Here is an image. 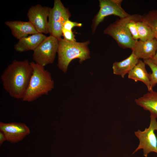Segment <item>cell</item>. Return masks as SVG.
Here are the masks:
<instances>
[{"mask_svg":"<svg viewBox=\"0 0 157 157\" xmlns=\"http://www.w3.org/2000/svg\"><path fill=\"white\" fill-rule=\"evenodd\" d=\"M141 17L140 15L134 14L119 18L105 29L104 32L112 37L120 47L132 49L136 40L133 38L127 24L131 20L141 19Z\"/></svg>","mask_w":157,"mask_h":157,"instance_id":"277c9868","label":"cell"},{"mask_svg":"<svg viewBox=\"0 0 157 157\" xmlns=\"http://www.w3.org/2000/svg\"><path fill=\"white\" fill-rule=\"evenodd\" d=\"M0 131L5 135L7 141L13 143L23 140L30 133L28 127L24 123L0 122Z\"/></svg>","mask_w":157,"mask_h":157,"instance_id":"30bf717a","label":"cell"},{"mask_svg":"<svg viewBox=\"0 0 157 157\" xmlns=\"http://www.w3.org/2000/svg\"><path fill=\"white\" fill-rule=\"evenodd\" d=\"M122 0H99V9L92 20V32L94 33L98 25L108 16L114 15L119 18L127 17L130 15L121 6Z\"/></svg>","mask_w":157,"mask_h":157,"instance_id":"ba28073f","label":"cell"},{"mask_svg":"<svg viewBox=\"0 0 157 157\" xmlns=\"http://www.w3.org/2000/svg\"><path fill=\"white\" fill-rule=\"evenodd\" d=\"M62 35L64 37V39L69 42H76L75 36L72 31H69L62 29Z\"/></svg>","mask_w":157,"mask_h":157,"instance_id":"7402d4cb","label":"cell"},{"mask_svg":"<svg viewBox=\"0 0 157 157\" xmlns=\"http://www.w3.org/2000/svg\"><path fill=\"white\" fill-rule=\"evenodd\" d=\"M33 71L30 62L27 60H14L1 75L3 88L11 97L22 99L28 87Z\"/></svg>","mask_w":157,"mask_h":157,"instance_id":"6da1fadb","label":"cell"},{"mask_svg":"<svg viewBox=\"0 0 157 157\" xmlns=\"http://www.w3.org/2000/svg\"><path fill=\"white\" fill-rule=\"evenodd\" d=\"M6 140H7V139L5 135L2 132L0 131V145H1Z\"/></svg>","mask_w":157,"mask_h":157,"instance_id":"603a6c76","label":"cell"},{"mask_svg":"<svg viewBox=\"0 0 157 157\" xmlns=\"http://www.w3.org/2000/svg\"><path fill=\"white\" fill-rule=\"evenodd\" d=\"M149 60L154 64L157 66V51L154 56Z\"/></svg>","mask_w":157,"mask_h":157,"instance_id":"cb8c5ba5","label":"cell"},{"mask_svg":"<svg viewBox=\"0 0 157 157\" xmlns=\"http://www.w3.org/2000/svg\"><path fill=\"white\" fill-rule=\"evenodd\" d=\"M150 117V123L148 128H145L143 131L138 130L135 132L139 143L133 154L140 149H143V155L145 157H147L148 154L151 152L157 154V137L154 132L155 131H157V118L152 115Z\"/></svg>","mask_w":157,"mask_h":157,"instance_id":"8992f818","label":"cell"},{"mask_svg":"<svg viewBox=\"0 0 157 157\" xmlns=\"http://www.w3.org/2000/svg\"><path fill=\"white\" fill-rule=\"evenodd\" d=\"M5 24L10 28L13 35L19 40L28 35L39 33L29 21H7Z\"/></svg>","mask_w":157,"mask_h":157,"instance_id":"7c38bea8","label":"cell"},{"mask_svg":"<svg viewBox=\"0 0 157 157\" xmlns=\"http://www.w3.org/2000/svg\"><path fill=\"white\" fill-rule=\"evenodd\" d=\"M136 104L157 118V92L153 90L135 100Z\"/></svg>","mask_w":157,"mask_h":157,"instance_id":"5bb4252c","label":"cell"},{"mask_svg":"<svg viewBox=\"0 0 157 157\" xmlns=\"http://www.w3.org/2000/svg\"><path fill=\"white\" fill-rule=\"evenodd\" d=\"M146 64L144 61L139 60L135 67L128 73V77L135 81L142 82L147 86L149 91L151 90L149 74L145 68Z\"/></svg>","mask_w":157,"mask_h":157,"instance_id":"2e32d148","label":"cell"},{"mask_svg":"<svg viewBox=\"0 0 157 157\" xmlns=\"http://www.w3.org/2000/svg\"><path fill=\"white\" fill-rule=\"evenodd\" d=\"M139 60L132 52L130 55L125 59L113 63L112 68L114 74L119 75L123 78L135 67Z\"/></svg>","mask_w":157,"mask_h":157,"instance_id":"9a60e30c","label":"cell"},{"mask_svg":"<svg viewBox=\"0 0 157 157\" xmlns=\"http://www.w3.org/2000/svg\"><path fill=\"white\" fill-rule=\"evenodd\" d=\"M71 14L60 0H55L53 7L51 8L48 18L50 35L58 39L62 35L63 24L69 19Z\"/></svg>","mask_w":157,"mask_h":157,"instance_id":"5b68a950","label":"cell"},{"mask_svg":"<svg viewBox=\"0 0 157 157\" xmlns=\"http://www.w3.org/2000/svg\"><path fill=\"white\" fill-rule=\"evenodd\" d=\"M58 40V66L63 72H66L70 62L75 58H78L81 63L90 58L88 46L90 41L80 42H69L60 38Z\"/></svg>","mask_w":157,"mask_h":157,"instance_id":"3957f363","label":"cell"},{"mask_svg":"<svg viewBox=\"0 0 157 157\" xmlns=\"http://www.w3.org/2000/svg\"><path fill=\"white\" fill-rule=\"evenodd\" d=\"M144 61L150 68L151 73L149 74L150 85L151 90L157 84V66L154 64L149 59L144 60Z\"/></svg>","mask_w":157,"mask_h":157,"instance_id":"d6986e66","label":"cell"},{"mask_svg":"<svg viewBox=\"0 0 157 157\" xmlns=\"http://www.w3.org/2000/svg\"><path fill=\"white\" fill-rule=\"evenodd\" d=\"M33 73L29 84L22 100L32 102L44 95L48 94L54 88L51 74L44 67L35 62H30Z\"/></svg>","mask_w":157,"mask_h":157,"instance_id":"7a4b0ae2","label":"cell"},{"mask_svg":"<svg viewBox=\"0 0 157 157\" xmlns=\"http://www.w3.org/2000/svg\"><path fill=\"white\" fill-rule=\"evenodd\" d=\"M51 8L38 4L31 6L28 11V21L39 33H49L48 18Z\"/></svg>","mask_w":157,"mask_h":157,"instance_id":"9c48e42d","label":"cell"},{"mask_svg":"<svg viewBox=\"0 0 157 157\" xmlns=\"http://www.w3.org/2000/svg\"><path fill=\"white\" fill-rule=\"evenodd\" d=\"M81 23L72 21L69 19L67 20L63 24V28L68 30L72 31L74 27H81L82 26Z\"/></svg>","mask_w":157,"mask_h":157,"instance_id":"44dd1931","label":"cell"},{"mask_svg":"<svg viewBox=\"0 0 157 157\" xmlns=\"http://www.w3.org/2000/svg\"><path fill=\"white\" fill-rule=\"evenodd\" d=\"M139 40L142 41L155 38L151 28L141 20L136 22Z\"/></svg>","mask_w":157,"mask_h":157,"instance_id":"e0dca14e","label":"cell"},{"mask_svg":"<svg viewBox=\"0 0 157 157\" xmlns=\"http://www.w3.org/2000/svg\"><path fill=\"white\" fill-rule=\"evenodd\" d=\"M141 19H133L130 21L127 24V27L133 39L135 40L139 39L136 22Z\"/></svg>","mask_w":157,"mask_h":157,"instance_id":"ffe728a7","label":"cell"},{"mask_svg":"<svg viewBox=\"0 0 157 157\" xmlns=\"http://www.w3.org/2000/svg\"><path fill=\"white\" fill-rule=\"evenodd\" d=\"M131 50L139 59H150L157 51V40L153 38L144 41L139 40H136Z\"/></svg>","mask_w":157,"mask_h":157,"instance_id":"8fae6325","label":"cell"},{"mask_svg":"<svg viewBox=\"0 0 157 157\" xmlns=\"http://www.w3.org/2000/svg\"><path fill=\"white\" fill-rule=\"evenodd\" d=\"M141 20L151 28L154 38L157 40V10H149L147 14L142 15Z\"/></svg>","mask_w":157,"mask_h":157,"instance_id":"ac0fdd59","label":"cell"},{"mask_svg":"<svg viewBox=\"0 0 157 157\" xmlns=\"http://www.w3.org/2000/svg\"><path fill=\"white\" fill-rule=\"evenodd\" d=\"M58 46V39L50 35L33 51V60L36 63L44 67L52 63L57 53Z\"/></svg>","mask_w":157,"mask_h":157,"instance_id":"52a82bcc","label":"cell"},{"mask_svg":"<svg viewBox=\"0 0 157 157\" xmlns=\"http://www.w3.org/2000/svg\"><path fill=\"white\" fill-rule=\"evenodd\" d=\"M47 37L44 34L39 33L22 38L15 45L14 49L19 52L33 51Z\"/></svg>","mask_w":157,"mask_h":157,"instance_id":"4fadbf2b","label":"cell"}]
</instances>
